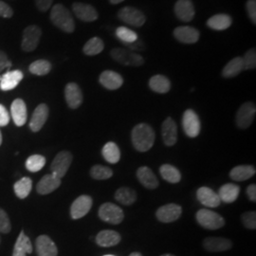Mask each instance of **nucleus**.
<instances>
[{"label": "nucleus", "instance_id": "1", "mask_svg": "<svg viewBox=\"0 0 256 256\" xmlns=\"http://www.w3.org/2000/svg\"><path fill=\"white\" fill-rule=\"evenodd\" d=\"M155 131L147 124H138L133 128L131 133V140L133 146L138 152L149 151L155 142Z\"/></svg>", "mask_w": 256, "mask_h": 256}, {"label": "nucleus", "instance_id": "2", "mask_svg": "<svg viewBox=\"0 0 256 256\" xmlns=\"http://www.w3.org/2000/svg\"><path fill=\"white\" fill-rule=\"evenodd\" d=\"M50 21L55 27L66 34H72L75 30V23L70 12L62 4H56L52 7Z\"/></svg>", "mask_w": 256, "mask_h": 256}, {"label": "nucleus", "instance_id": "3", "mask_svg": "<svg viewBox=\"0 0 256 256\" xmlns=\"http://www.w3.org/2000/svg\"><path fill=\"white\" fill-rule=\"evenodd\" d=\"M196 218L202 228L210 230L221 229L225 225V220L220 214L208 209L198 210Z\"/></svg>", "mask_w": 256, "mask_h": 256}, {"label": "nucleus", "instance_id": "4", "mask_svg": "<svg viewBox=\"0 0 256 256\" xmlns=\"http://www.w3.org/2000/svg\"><path fill=\"white\" fill-rule=\"evenodd\" d=\"M110 55L113 60L120 64L128 66H140L144 64V59L142 55L137 52H131L126 48H116L110 52Z\"/></svg>", "mask_w": 256, "mask_h": 256}, {"label": "nucleus", "instance_id": "5", "mask_svg": "<svg viewBox=\"0 0 256 256\" xmlns=\"http://www.w3.org/2000/svg\"><path fill=\"white\" fill-rule=\"evenodd\" d=\"M98 214L101 220L112 225H118L124 218V214L122 208L111 202L104 203L99 208Z\"/></svg>", "mask_w": 256, "mask_h": 256}, {"label": "nucleus", "instance_id": "6", "mask_svg": "<svg viewBox=\"0 0 256 256\" xmlns=\"http://www.w3.org/2000/svg\"><path fill=\"white\" fill-rule=\"evenodd\" d=\"M72 158L74 156L68 151L59 152L50 164V171L52 174L59 178H64L72 165Z\"/></svg>", "mask_w": 256, "mask_h": 256}, {"label": "nucleus", "instance_id": "7", "mask_svg": "<svg viewBox=\"0 0 256 256\" xmlns=\"http://www.w3.org/2000/svg\"><path fill=\"white\" fill-rule=\"evenodd\" d=\"M118 18L133 27H142L146 22V18L142 12L130 6L120 10Z\"/></svg>", "mask_w": 256, "mask_h": 256}, {"label": "nucleus", "instance_id": "8", "mask_svg": "<svg viewBox=\"0 0 256 256\" xmlns=\"http://www.w3.org/2000/svg\"><path fill=\"white\" fill-rule=\"evenodd\" d=\"M256 114V104L252 102L243 104L236 116V124L240 129H247L252 124Z\"/></svg>", "mask_w": 256, "mask_h": 256}, {"label": "nucleus", "instance_id": "9", "mask_svg": "<svg viewBox=\"0 0 256 256\" xmlns=\"http://www.w3.org/2000/svg\"><path fill=\"white\" fill-rule=\"evenodd\" d=\"M182 128L185 134L189 138H196L202 129L200 120L192 110H185L182 116Z\"/></svg>", "mask_w": 256, "mask_h": 256}, {"label": "nucleus", "instance_id": "10", "mask_svg": "<svg viewBox=\"0 0 256 256\" xmlns=\"http://www.w3.org/2000/svg\"><path fill=\"white\" fill-rule=\"evenodd\" d=\"M42 36V30L36 25L26 28L23 32L21 48L24 52H30L36 48Z\"/></svg>", "mask_w": 256, "mask_h": 256}, {"label": "nucleus", "instance_id": "11", "mask_svg": "<svg viewBox=\"0 0 256 256\" xmlns=\"http://www.w3.org/2000/svg\"><path fill=\"white\" fill-rule=\"evenodd\" d=\"M182 208L180 205L170 203L160 207L156 212V216L162 223H172L180 218Z\"/></svg>", "mask_w": 256, "mask_h": 256}, {"label": "nucleus", "instance_id": "12", "mask_svg": "<svg viewBox=\"0 0 256 256\" xmlns=\"http://www.w3.org/2000/svg\"><path fill=\"white\" fill-rule=\"evenodd\" d=\"M92 196L84 194L77 198L70 207V216L74 220H80L86 216L92 207Z\"/></svg>", "mask_w": 256, "mask_h": 256}, {"label": "nucleus", "instance_id": "13", "mask_svg": "<svg viewBox=\"0 0 256 256\" xmlns=\"http://www.w3.org/2000/svg\"><path fill=\"white\" fill-rule=\"evenodd\" d=\"M64 98L70 108L77 110L82 102V93L76 82H68L64 88Z\"/></svg>", "mask_w": 256, "mask_h": 256}, {"label": "nucleus", "instance_id": "14", "mask_svg": "<svg viewBox=\"0 0 256 256\" xmlns=\"http://www.w3.org/2000/svg\"><path fill=\"white\" fill-rule=\"evenodd\" d=\"M72 10L77 18L84 22H93L99 18L98 12L90 4L76 2L72 5Z\"/></svg>", "mask_w": 256, "mask_h": 256}, {"label": "nucleus", "instance_id": "15", "mask_svg": "<svg viewBox=\"0 0 256 256\" xmlns=\"http://www.w3.org/2000/svg\"><path fill=\"white\" fill-rule=\"evenodd\" d=\"M203 248L209 252H221L229 250L230 248H232V242L225 238H205L203 240Z\"/></svg>", "mask_w": 256, "mask_h": 256}, {"label": "nucleus", "instance_id": "16", "mask_svg": "<svg viewBox=\"0 0 256 256\" xmlns=\"http://www.w3.org/2000/svg\"><path fill=\"white\" fill-rule=\"evenodd\" d=\"M174 36L183 44H194L198 41L200 34L196 28L180 26L174 30Z\"/></svg>", "mask_w": 256, "mask_h": 256}, {"label": "nucleus", "instance_id": "17", "mask_svg": "<svg viewBox=\"0 0 256 256\" xmlns=\"http://www.w3.org/2000/svg\"><path fill=\"white\" fill-rule=\"evenodd\" d=\"M162 140L166 146H173L178 142V126L171 117L165 119L162 126Z\"/></svg>", "mask_w": 256, "mask_h": 256}, {"label": "nucleus", "instance_id": "18", "mask_svg": "<svg viewBox=\"0 0 256 256\" xmlns=\"http://www.w3.org/2000/svg\"><path fill=\"white\" fill-rule=\"evenodd\" d=\"M174 14L183 22H190L194 18V7L191 0H178L174 4Z\"/></svg>", "mask_w": 256, "mask_h": 256}, {"label": "nucleus", "instance_id": "19", "mask_svg": "<svg viewBox=\"0 0 256 256\" xmlns=\"http://www.w3.org/2000/svg\"><path fill=\"white\" fill-rule=\"evenodd\" d=\"M48 118V106L46 104H40L34 111L30 122V128L32 132L40 131Z\"/></svg>", "mask_w": 256, "mask_h": 256}, {"label": "nucleus", "instance_id": "20", "mask_svg": "<svg viewBox=\"0 0 256 256\" xmlns=\"http://www.w3.org/2000/svg\"><path fill=\"white\" fill-rule=\"evenodd\" d=\"M196 198L202 205L208 208H216L221 203L218 194L209 187H200L196 191Z\"/></svg>", "mask_w": 256, "mask_h": 256}, {"label": "nucleus", "instance_id": "21", "mask_svg": "<svg viewBox=\"0 0 256 256\" xmlns=\"http://www.w3.org/2000/svg\"><path fill=\"white\" fill-rule=\"evenodd\" d=\"M24 78L21 70H12L3 74L0 78V90L2 92H10L14 90Z\"/></svg>", "mask_w": 256, "mask_h": 256}, {"label": "nucleus", "instance_id": "22", "mask_svg": "<svg viewBox=\"0 0 256 256\" xmlns=\"http://www.w3.org/2000/svg\"><path fill=\"white\" fill-rule=\"evenodd\" d=\"M99 82L108 90H116L124 84V78L120 74L113 70H104L99 77Z\"/></svg>", "mask_w": 256, "mask_h": 256}, {"label": "nucleus", "instance_id": "23", "mask_svg": "<svg viewBox=\"0 0 256 256\" xmlns=\"http://www.w3.org/2000/svg\"><path fill=\"white\" fill-rule=\"evenodd\" d=\"M37 256H57L58 248L54 242L48 236H40L36 241Z\"/></svg>", "mask_w": 256, "mask_h": 256}, {"label": "nucleus", "instance_id": "24", "mask_svg": "<svg viewBox=\"0 0 256 256\" xmlns=\"http://www.w3.org/2000/svg\"><path fill=\"white\" fill-rule=\"evenodd\" d=\"M10 115L18 126H23L28 119L27 106L22 99H16L10 106Z\"/></svg>", "mask_w": 256, "mask_h": 256}, {"label": "nucleus", "instance_id": "25", "mask_svg": "<svg viewBox=\"0 0 256 256\" xmlns=\"http://www.w3.org/2000/svg\"><path fill=\"white\" fill-rule=\"evenodd\" d=\"M137 178L138 182L142 183V185L149 190L156 189L160 185L158 178L153 173V171L147 166H142L138 169Z\"/></svg>", "mask_w": 256, "mask_h": 256}, {"label": "nucleus", "instance_id": "26", "mask_svg": "<svg viewBox=\"0 0 256 256\" xmlns=\"http://www.w3.org/2000/svg\"><path fill=\"white\" fill-rule=\"evenodd\" d=\"M122 240V236L118 232L112 230H101L95 238L97 245L100 247H114L118 245Z\"/></svg>", "mask_w": 256, "mask_h": 256}, {"label": "nucleus", "instance_id": "27", "mask_svg": "<svg viewBox=\"0 0 256 256\" xmlns=\"http://www.w3.org/2000/svg\"><path fill=\"white\" fill-rule=\"evenodd\" d=\"M61 185V178L50 174L44 176L36 186L37 192L40 194H48L55 191Z\"/></svg>", "mask_w": 256, "mask_h": 256}, {"label": "nucleus", "instance_id": "28", "mask_svg": "<svg viewBox=\"0 0 256 256\" xmlns=\"http://www.w3.org/2000/svg\"><path fill=\"white\" fill-rule=\"evenodd\" d=\"M256 173V167L252 165H238L230 170V176L234 182H245L252 178Z\"/></svg>", "mask_w": 256, "mask_h": 256}, {"label": "nucleus", "instance_id": "29", "mask_svg": "<svg viewBox=\"0 0 256 256\" xmlns=\"http://www.w3.org/2000/svg\"><path fill=\"white\" fill-rule=\"evenodd\" d=\"M240 192V187L234 183H226L220 187L218 196L221 202L232 203L238 200Z\"/></svg>", "mask_w": 256, "mask_h": 256}, {"label": "nucleus", "instance_id": "30", "mask_svg": "<svg viewBox=\"0 0 256 256\" xmlns=\"http://www.w3.org/2000/svg\"><path fill=\"white\" fill-rule=\"evenodd\" d=\"M32 252V242L30 238L25 234L24 230H21L14 248L12 256H26Z\"/></svg>", "mask_w": 256, "mask_h": 256}, {"label": "nucleus", "instance_id": "31", "mask_svg": "<svg viewBox=\"0 0 256 256\" xmlns=\"http://www.w3.org/2000/svg\"><path fill=\"white\" fill-rule=\"evenodd\" d=\"M232 24V18L226 14H218L212 16L207 21V26L214 30H225Z\"/></svg>", "mask_w": 256, "mask_h": 256}, {"label": "nucleus", "instance_id": "32", "mask_svg": "<svg viewBox=\"0 0 256 256\" xmlns=\"http://www.w3.org/2000/svg\"><path fill=\"white\" fill-rule=\"evenodd\" d=\"M149 88L156 93L165 94L171 90V82L164 75H154L149 80Z\"/></svg>", "mask_w": 256, "mask_h": 256}, {"label": "nucleus", "instance_id": "33", "mask_svg": "<svg viewBox=\"0 0 256 256\" xmlns=\"http://www.w3.org/2000/svg\"><path fill=\"white\" fill-rule=\"evenodd\" d=\"M244 70V63L242 57H236L226 64L222 70L224 78H234Z\"/></svg>", "mask_w": 256, "mask_h": 256}, {"label": "nucleus", "instance_id": "34", "mask_svg": "<svg viewBox=\"0 0 256 256\" xmlns=\"http://www.w3.org/2000/svg\"><path fill=\"white\" fill-rule=\"evenodd\" d=\"M115 200L124 206H130L137 200V192L129 187H120L115 192Z\"/></svg>", "mask_w": 256, "mask_h": 256}, {"label": "nucleus", "instance_id": "35", "mask_svg": "<svg viewBox=\"0 0 256 256\" xmlns=\"http://www.w3.org/2000/svg\"><path fill=\"white\" fill-rule=\"evenodd\" d=\"M102 155L108 162H110L111 164H115L119 162L120 158V151L115 142H110L102 147Z\"/></svg>", "mask_w": 256, "mask_h": 256}, {"label": "nucleus", "instance_id": "36", "mask_svg": "<svg viewBox=\"0 0 256 256\" xmlns=\"http://www.w3.org/2000/svg\"><path fill=\"white\" fill-rule=\"evenodd\" d=\"M162 178L169 183H178L182 180V174L178 168L171 164H164L160 168Z\"/></svg>", "mask_w": 256, "mask_h": 256}, {"label": "nucleus", "instance_id": "37", "mask_svg": "<svg viewBox=\"0 0 256 256\" xmlns=\"http://www.w3.org/2000/svg\"><path fill=\"white\" fill-rule=\"evenodd\" d=\"M104 48V44L101 38L99 37H92L82 48V52L88 56H94L99 54Z\"/></svg>", "mask_w": 256, "mask_h": 256}, {"label": "nucleus", "instance_id": "38", "mask_svg": "<svg viewBox=\"0 0 256 256\" xmlns=\"http://www.w3.org/2000/svg\"><path fill=\"white\" fill-rule=\"evenodd\" d=\"M32 180L27 176L22 178L14 185V192L20 200L26 198L32 191Z\"/></svg>", "mask_w": 256, "mask_h": 256}, {"label": "nucleus", "instance_id": "39", "mask_svg": "<svg viewBox=\"0 0 256 256\" xmlns=\"http://www.w3.org/2000/svg\"><path fill=\"white\" fill-rule=\"evenodd\" d=\"M28 70L30 74L37 76H44L48 74H50V72L52 70V64L45 59H40L34 61V63H32Z\"/></svg>", "mask_w": 256, "mask_h": 256}, {"label": "nucleus", "instance_id": "40", "mask_svg": "<svg viewBox=\"0 0 256 256\" xmlns=\"http://www.w3.org/2000/svg\"><path fill=\"white\" fill-rule=\"evenodd\" d=\"M46 164L45 156L41 155H32L28 158L26 160V168L30 172H38Z\"/></svg>", "mask_w": 256, "mask_h": 256}, {"label": "nucleus", "instance_id": "41", "mask_svg": "<svg viewBox=\"0 0 256 256\" xmlns=\"http://www.w3.org/2000/svg\"><path fill=\"white\" fill-rule=\"evenodd\" d=\"M90 176L94 180H108L113 176V171L104 165H94L90 169Z\"/></svg>", "mask_w": 256, "mask_h": 256}, {"label": "nucleus", "instance_id": "42", "mask_svg": "<svg viewBox=\"0 0 256 256\" xmlns=\"http://www.w3.org/2000/svg\"><path fill=\"white\" fill-rule=\"evenodd\" d=\"M116 37L119 39L120 41L122 43V44H126V43H132L134 41H136L138 36L137 34L126 27H120L116 30Z\"/></svg>", "mask_w": 256, "mask_h": 256}, {"label": "nucleus", "instance_id": "43", "mask_svg": "<svg viewBox=\"0 0 256 256\" xmlns=\"http://www.w3.org/2000/svg\"><path fill=\"white\" fill-rule=\"evenodd\" d=\"M241 221L243 225L248 230L256 229V212L254 210L245 212L241 216Z\"/></svg>", "mask_w": 256, "mask_h": 256}, {"label": "nucleus", "instance_id": "44", "mask_svg": "<svg viewBox=\"0 0 256 256\" xmlns=\"http://www.w3.org/2000/svg\"><path fill=\"white\" fill-rule=\"evenodd\" d=\"M243 63H244V70H254L256 68V48L248 50L246 54L244 55Z\"/></svg>", "mask_w": 256, "mask_h": 256}, {"label": "nucleus", "instance_id": "45", "mask_svg": "<svg viewBox=\"0 0 256 256\" xmlns=\"http://www.w3.org/2000/svg\"><path fill=\"white\" fill-rule=\"evenodd\" d=\"M12 230V225L7 212L0 208V232L9 234Z\"/></svg>", "mask_w": 256, "mask_h": 256}, {"label": "nucleus", "instance_id": "46", "mask_svg": "<svg viewBox=\"0 0 256 256\" xmlns=\"http://www.w3.org/2000/svg\"><path fill=\"white\" fill-rule=\"evenodd\" d=\"M248 18L254 25L256 24V0H248L246 3Z\"/></svg>", "mask_w": 256, "mask_h": 256}, {"label": "nucleus", "instance_id": "47", "mask_svg": "<svg viewBox=\"0 0 256 256\" xmlns=\"http://www.w3.org/2000/svg\"><path fill=\"white\" fill-rule=\"evenodd\" d=\"M124 45L126 46L129 50L134 52H142V50H146V45L144 44L142 40H140V38H138L136 41H134L132 43H126V44H124Z\"/></svg>", "mask_w": 256, "mask_h": 256}, {"label": "nucleus", "instance_id": "48", "mask_svg": "<svg viewBox=\"0 0 256 256\" xmlns=\"http://www.w3.org/2000/svg\"><path fill=\"white\" fill-rule=\"evenodd\" d=\"M14 16V10L3 1H0V16L4 18H10Z\"/></svg>", "mask_w": 256, "mask_h": 256}, {"label": "nucleus", "instance_id": "49", "mask_svg": "<svg viewBox=\"0 0 256 256\" xmlns=\"http://www.w3.org/2000/svg\"><path fill=\"white\" fill-rule=\"evenodd\" d=\"M12 66V62L10 61L7 54L0 50V74L3 72L5 70H10Z\"/></svg>", "mask_w": 256, "mask_h": 256}, {"label": "nucleus", "instance_id": "50", "mask_svg": "<svg viewBox=\"0 0 256 256\" xmlns=\"http://www.w3.org/2000/svg\"><path fill=\"white\" fill-rule=\"evenodd\" d=\"M9 122V112L3 104H0V126H6Z\"/></svg>", "mask_w": 256, "mask_h": 256}, {"label": "nucleus", "instance_id": "51", "mask_svg": "<svg viewBox=\"0 0 256 256\" xmlns=\"http://www.w3.org/2000/svg\"><path fill=\"white\" fill-rule=\"evenodd\" d=\"M37 9L42 12H45L52 6L54 0H34Z\"/></svg>", "mask_w": 256, "mask_h": 256}, {"label": "nucleus", "instance_id": "52", "mask_svg": "<svg viewBox=\"0 0 256 256\" xmlns=\"http://www.w3.org/2000/svg\"><path fill=\"white\" fill-rule=\"evenodd\" d=\"M247 196L250 202H256V185L250 184L247 188Z\"/></svg>", "mask_w": 256, "mask_h": 256}, {"label": "nucleus", "instance_id": "53", "mask_svg": "<svg viewBox=\"0 0 256 256\" xmlns=\"http://www.w3.org/2000/svg\"><path fill=\"white\" fill-rule=\"evenodd\" d=\"M124 0H110V3H111V4H114V5L120 4V3L124 2Z\"/></svg>", "mask_w": 256, "mask_h": 256}, {"label": "nucleus", "instance_id": "54", "mask_svg": "<svg viewBox=\"0 0 256 256\" xmlns=\"http://www.w3.org/2000/svg\"><path fill=\"white\" fill-rule=\"evenodd\" d=\"M129 256H142V254H140V252H132L131 254Z\"/></svg>", "mask_w": 256, "mask_h": 256}, {"label": "nucleus", "instance_id": "55", "mask_svg": "<svg viewBox=\"0 0 256 256\" xmlns=\"http://www.w3.org/2000/svg\"><path fill=\"white\" fill-rule=\"evenodd\" d=\"M176 256L174 254H162V256Z\"/></svg>", "mask_w": 256, "mask_h": 256}, {"label": "nucleus", "instance_id": "56", "mask_svg": "<svg viewBox=\"0 0 256 256\" xmlns=\"http://www.w3.org/2000/svg\"><path fill=\"white\" fill-rule=\"evenodd\" d=\"M2 144V134H1V131H0V146Z\"/></svg>", "mask_w": 256, "mask_h": 256}, {"label": "nucleus", "instance_id": "57", "mask_svg": "<svg viewBox=\"0 0 256 256\" xmlns=\"http://www.w3.org/2000/svg\"></svg>", "mask_w": 256, "mask_h": 256}]
</instances>
